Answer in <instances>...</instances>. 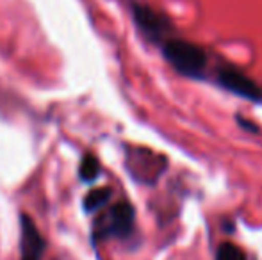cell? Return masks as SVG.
<instances>
[{
	"mask_svg": "<svg viewBox=\"0 0 262 260\" xmlns=\"http://www.w3.org/2000/svg\"><path fill=\"white\" fill-rule=\"evenodd\" d=\"M162 54L177 73L189 79H204L209 59L202 46L186 39H168L162 43Z\"/></svg>",
	"mask_w": 262,
	"mask_h": 260,
	"instance_id": "obj_1",
	"label": "cell"
},
{
	"mask_svg": "<svg viewBox=\"0 0 262 260\" xmlns=\"http://www.w3.org/2000/svg\"><path fill=\"white\" fill-rule=\"evenodd\" d=\"M127 166L136 180L154 184L164 171L166 159L162 153H154L145 148H136L128 153Z\"/></svg>",
	"mask_w": 262,
	"mask_h": 260,
	"instance_id": "obj_2",
	"label": "cell"
},
{
	"mask_svg": "<svg viewBox=\"0 0 262 260\" xmlns=\"http://www.w3.org/2000/svg\"><path fill=\"white\" fill-rule=\"evenodd\" d=\"M217 84L223 89L230 91V93L237 94L241 98H248V100L262 102V87L255 80H252L248 75L239 72L234 66H221L217 69Z\"/></svg>",
	"mask_w": 262,
	"mask_h": 260,
	"instance_id": "obj_3",
	"label": "cell"
},
{
	"mask_svg": "<svg viewBox=\"0 0 262 260\" xmlns=\"http://www.w3.org/2000/svg\"><path fill=\"white\" fill-rule=\"evenodd\" d=\"M132 16L138 25V29L143 32L145 38L150 41H162L166 34L171 32V23L162 13L152 9L150 6H143V4H136L132 7Z\"/></svg>",
	"mask_w": 262,
	"mask_h": 260,
	"instance_id": "obj_4",
	"label": "cell"
},
{
	"mask_svg": "<svg viewBox=\"0 0 262 260\" xmlns=\"http://www.w3.org/2000/svg\"><path fill=\"white\" fill-rule=\"evenodd\" d=\"M134 226V208L127 201L116 203L107 214L104 233L114 237H127Z\"/></svg>",
	"mask_w": 262,
	"mask_h": 260,
	"instance_id": "obj_5",
	"label": "cell"
},
{
	"mask_svg": "<svg viewBox=\"0 0 262 260\" xmlns=\"http://www.w3.org/2000/svg\"><path fill=\"white\" fill-rule=\"evenodd\" d=\"M45 241L29 216H21V260H39Z\"/></svg>",
	"mask_w": 262,
	"mask_h": 260,
	"instance_id": "obj_6",
	"label": "cell"
},
{
	"mask_svg": "<svg viewBox=\"0 0 262 260\" xmlns=\"http://www.w3.org/2000/svg\"><path fill=\"white\" fill-rule=\"evenodd\" d=\"M111 198V189L109 187H97L93 191H90L84 198V208L88 212H93V210H98L100 207L109 201Z\"/></svg>",
	"mask_w": 262,
	"mask_h": 260,
	"instance_id": "obj_7",
	"label": "cell"
},
{
	"mask_svg": "<svg viewBox=\"0 0 262 260\" xmlns=\"http://www.w3.org/2000/svg\"><path fill=\"white\" fill-rule=\"evenodd\" d=\"M79 175L84 182H93L95 178L100 175V164H98L97 157L93 155H86L80 162V170Z\"/></svg>",
	"mask_w": 262,
	"mask_h": 260,
	"instance_id": "obj_8",
	"label": "cell"
},
{
	"mask_svg": "<svg viewBox=\"0 0 262 260\" xmlns=\"http://www.w3.org/2000/svg\"><path fill=\"white\" fill-rule=\"evenodd\" d=\"M216 260H246L241 248H237L232 243H223L217 248Z\"/></svg>",
	"mask_w": 262,
	"mask_h": 260,
	"instance_id": "obj_9",
	"label": "cell"
}]
</instances>
